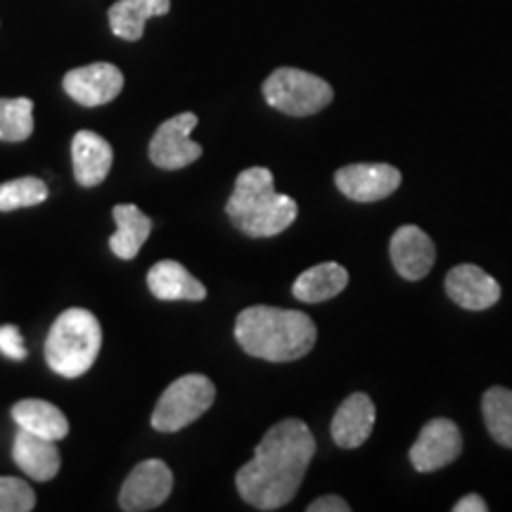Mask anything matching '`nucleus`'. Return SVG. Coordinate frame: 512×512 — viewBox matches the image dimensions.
<instances>
[{"instance_id": "8", "label": "nucleus", "mask_w": 512, "mask_h": 512, "mask_svg": "<svg viewBox=\"0 0 512 512\" xmlns=\"http://www.w3.org/2000/svg\"><path fill=\"white\" fill-rule=\"evenodd\" d=\"M197 126V117L192 112H183L174 119H166L150 143V162L164 171H178L190 166L202 157V145L190 138L192 128Z\"/></svg>"}, {"instance_id": "25", "label": "nucleus", "mask_w": 512, "mask_h": 512, "mask_svg": "<svg viewBox=\"0 0 512 512\" xmlns=\"http://www.w3.org/2000/svg\"><path fill=\"white\" fill-rule=\"evenodd\" d=\"M36 494L31 484L17 477H0V512H31Z\"/></svg>"}, {"instance_id": "27", "label": "nucleus", "mask_w": 512, "mask_h": 512, "mask_svg": "<svg viewBox=\"0 0 512 512\" xmlns=\"http://www.w3.org/2000/svg\"><path fill=\"white\" fill-rule=\"evenodd\" d=\"M306 510L309 512H349L351 505L339 496H323V498H316V501H313Z\"/></svg>"}, {"instance_id": "20", "label": "nucleus", "mask_w": 512, "mask_h": 512, "mask_svg": "<svg viewBox=\"0 0 512 512\" xmlns=\"http://www.w3.org/2000/svg\"><path fill=\"white\" fill-rule=\"evenodd\" d=\"M349 283L347 268L335 264V261H325V264H318L309 268L294 280L292 294L299 299V302L306 304H320L328 302V299L337 297L339 292L344 290Z\"/></svg>"}, {"instance_id": "16", "label": "nucleus", "mask_w": 512, "mask_h": 512, "mask_svg": "<svg viewBox=\"0 0 512 512\" xmlns=\"http://www.w3.org/2000/svg\"><path fill=\"white\" fill-rule=\"evenodd\" d=\"M147 287L162 302H202L207 299V287L192 278L188 268L178 261H159L147 271Z\"/></svg>"}, {"instance_id": "13", "label": "nucleus", "mask_w": 512, "mask_h": 512, "mask_svg": "<svg viewBox=\"0 0 512 512\" xmlns=\"http://www.w3.org/2000/svg\"><path fill=\"white\" fill-rule=\"evenodd\" d=\"M392 264L396 273L406 280H422L432 271L434 259H437V249L425 230L418 226H401L394 233L392 245Z\"/></svg>"}, {"instance_id": "7", "label": "nucleus", "mask_w": 512, "mask_h": 512, "mask_svg": "<svg viewBox=\"0 0 512 512\" xmlns=\"http://www.w3.org/2000/svg\"><path fill=\"white\" fill-rule=\"evenodd\" d=\"M174 491V472L164 460L150 458L138 463L121 486L119 505L126 512H147L162 505Z\"/></svg>"}, {"instance_id": "21", "label": "nucleus", "mask_w": 512, "mask_h": 512, "mask_svg": "<svg viewBox=\"0 0 512 512\" xmlns=\"http://www.w3.org/2000/svg\"><path fill=\"white\" fill-rule=\"evenodd\" d=\"M169 10L171 0H119L110 8L112 34L124 41H140L147 19L166 15Z\"/></svg>"}, {"instance_id": "14", "label": "nucleus", "mask_w": 512, "mask_h": 512, "mask_svg": "<svg viewBox=\"0 0 512 512\" xmlns=\"http://www.w3.org/2000/svg\"><path fill=\"white\" fill-rule=\"evenodd\" d=\"M375 427V403L368 394H351L332 418L330 432L337 446L358 448L368 441Z\"/></svg>"}, {"instance_id": "15", "label": "nucleus", "mask_w": 512, "mask_h": 512, "mask_svg": "<svg viewBox=\"0 0 512 512\" xmlns=\"http://www.w3.org/2000/svg\"><path fill=\"white\" fill-rule=\"evenodd\" d=\"M114 150L105 138L93 131H79L72 140L74 178L83 188H95L112 171Z\"/></svg>"}, {"instance_id": "26", "label": "nucleus", "mask_w": 512, "mask_h": 512, "mask_svg": "<svg viewBox=\"0 0 512 512\" xmlns=\"http://www.w3.org/2000/svg\"><path fill=\"white\" fill-rule=\"evenodd\" d=\"M0 354L12 358V361H24V358H27L22 332H19L15 325H3V328H0Z\"/></svg>"}, {"instance_id": "6", "label": "nucleus", "mask_w": 512, "mask_h": 512, "mask_svg": "<svg viewBox=\"0 0 512 512\" xmlns=\"http://www.w3.org/2000/svg\"><path fill=\"white\" fill-rule=\"evenodd\" d=\"M216 399V387L207 375L192 373L178 377L174 384L164 389L159 396L155 413H152V427L157 432H178L190 422L202 418Z\"/></svg>"}, {"instance_id": "11", "label": "nucleus", "mask_w": 512, "mask_h": 512, "mask_svg": "<svg viewBox=\"0 0 512 512\" xmlns=\"http://www.w3.org/2000/svg\"><path fill=\"white\" fill-rule=\"evenodd\" d=\"M64 93L83 107H100L112 102L124 88V74L110 62H95L72 69L62 81Z\"/></svg>"}, {"instance_id": "12", "label": "nucleus", "mask_w": 512, "mask_h": 512, "mask_svg": "<svg viewBox=\"0 0 512 512\" xmlns=\"http://www.w3.org/2000/svg\"><path fill=\"white\" fill-rule=\"evenodd\" d=\"M446 294L467 311H484L501 299V285L484 268L463 264L448 271Z\"/></svg>"}, {"instance_id": "28", "label": "nucleus", "mask_w": 512, "mask_h": 512, "mask_svg": "<svg viewBox=\"0 0 512 512\" xmlns=\"http://www.w3.org/2000/svg\"><path fill=\"white\" fill-rule=\"evenodd\" d=\"M486 510H489V505H486L484 498L477 494L463 496L456 505H453V512H486Z\"/></svg>"}, {"instance_id": "17", "label": "nucleus", "mask_w": 512, "mask_h": 512, "mask_svg": "<svg viewBox=\"0 0 512 512\" xmlns=\"http://www.w3.org/2000/svg\"><path fill=\"white\" fill-rule=\"evenodd\" d=\"M12 458L24 475L34 482H50L60 472L62 458L53 439L36 437L27 430H19L12 446Z\"/></svg>"}, {"instance_id": "19", "label": "nucleus", "mask_w": 512, "mask_h": 512, "mask_svg": "<svg viewBox=\"0 0 512 512\" xmlns=\"http://www.w3.org/2000/svg\"><path fill=\"white\" fill-rule=\"evenodd\" d=\"M112 216L117 221V233L110 238V249L124 261L136 259L152 233L150 216H145L136 204H117Z\"/></svg>"}, {"instance_id": "22", "label": "nucleus", "mask_w": 512, "mask_h": 512, "mask_svg": "<svg viewBox=\"0 0 512 512\" xmlns=\"http://www.w3.org/2000/svg\"><path fill=\"white\" fill-rule=\"evenodd\" d=\"M486 430L501 446L512 448V389L491 387L482 396Z\"/></svg>"}, {"instance_id": "3", "label": "nucleus", "mask_w": 512, "mask_h": 512, "mask_svg": "<svg viewBox=\"0 0 512 512\" xmlns=\"http://www.w3.org/2000/svg\"><path fill=\"white\" fill-rule=\"evenodd\" d=\"M226 214L233 226L249 238H273L292 226L299 209L292 197L275 192L271 171L252 166L235 181L233 195L226 202Z\"/></svg>"}, {"instance_id": "1", "label": "nucleus", "mask_w": 512, "mask_h": 512, "mask_svg": "<svg viewBox=\"0 0 512 512\" xmlns=\"http://www.w3.org/2000/svg\"><path fill=\"white\" fill-rule=\"evenodd\" d=\"M313 456L316 437L302 420L287 418L273 425L235 477L242 501L266 512L283 508L297 496Z\"/></svg>"}, {"instance_id": "10", "label": "nucleus", "mask_w": 512, "mask_h": 512, "mask_svg": "<svg viewBox=\"0 0 512 512\" xmlns=\"http://www.w3.org/2000/svg\"><path fill=\"white\" fill-rule=\"evenodd\" d=\"M344 197L354 202H377L399 190L401 171L392 164H349L335 174Z\"/></svg>"}, {"instance_id": "4", "label": "nucleus", "mask_w": 512, "mask_h": 512, "mask_svg": "<svg viewBox=\"0 0 512 512\" xmlns=\"http://www.w3.org/2000/svg\"><path fill=\"white\" fill-rule=\"evenodd\" d=\"M102 347L100 320L86 309H67L57 316L46 339V363L57 375H86L98 361Z\"/></svg>"}, {"instance_id": "24", "label": "nucleus", "mask_w": 512, "mask_h": 512, "mask_svg": "<svg viewBox=\"0 0 512 512\" xmlns=\"http://www.w3.org/2000/svg\"><path fill=\"white\" fill-rule=\"evenodd\" d=\"M48 200V185L41 178L27 176L15 178L0 185V211H15L24 207H36Z\"/></svg>"}, {"instance_id": "5", "label": "nucleus", "mask_w": 512, "mask_h": 512, "mask_svg": "<svg viewBox=\"0 0 512 512\" xmlns=\"http://www.w3.org/2000/svg\"><path fill=\"white\" fill-rule=\"evenodd\" d=\"M264 98L287 117H311L332 102V86L316 74L283 67L264 81Z\"/></svg>"}, {"instance_id": "2", "label": "nucleus", "mask_w": 512, "mask_h": 512, "mask_svg": "<svg viewBox=\"0 0 512 512\" xmlns=\"http://www.w3.org/2000/svg\"><path fill=\"white\" fill-rule=\"evenodd\" d=\"M316 323L302 311L249 306L235 320V339L249 356L271 363L297 361L316 344Z\"/></svg>"}, {"instance_id": "9", "label": "nucleus", "mask_w": 512, "mask_h": 512, "mask_svg": "<svg viewBox=\"0 0 512 512\" xmlns=\"http://www.w3.org/2000/svg\"><path fill=\"white\" fill-rule=\"evenodd\" d=\"M463 451L458 425L448 418H434L422 427L420 437L411 446V463L418 472H437L453 463Z\"/></svg>"}, {"instance_id": "23", "label": "nucleus", "mask_w": 512, "mask_h": 512, "mask_svg": "<svg viewBox=\"0 0 512 512\" xmlns=\"http://www.w3.org/2000/svg\"><path fill=\"white\" fill-rule=\"evenodd\" d=\"M34 133V102L29 98H0V140L22 143Z\"/></svg>"}, {"instance_id": "18", "label": "nucleus", "mask_w": 512, "mask_h": 512, "mask_svg": "<svg viewBox=\"0 0 512 512\" xmlns=\"http://www.w3.org/2000/svg\"><path fill=\"white\" fill-rule=\"evenodd\" d=\"M12 420L19 430H27L36 437L60 441L69 434V422L60 408L43 399H24L12 406Z\"/></svg>"}]
</instances>
